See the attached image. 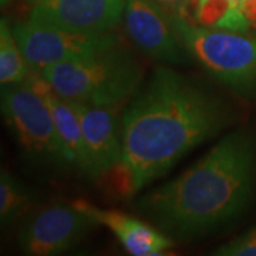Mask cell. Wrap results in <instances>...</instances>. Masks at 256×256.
<instances>
[{
    "label": "cell",
    "mask_w": 256,
    "mask_h": 256,
    "mask_svg": "<svg viewBox=\"0 0 256 256\" xmlns=\"http://www.w3.org/2000/svg\"><path fill=\"white\" fill-rule=\"evenodd\" d=\"M232 120L228 102L206 84L156 67L122 112V164L108 185L120 195L137 194Z\"/></svg>",
    "instance_id": "cell-1"
},
{
    "label": "cell",
    "mask_w": 256,
    "mask_h": 256,
    "mask_svg": "<svg viewBox=\"0 0 256 256\" xmlns=\"http://www.w3.org/2000/svg\"><path fill=\"white\" fill-rule=\"evenodd\" d=\"M256 194V138L232 131L200 161L150 191L138 210L172 239L190 240L225 226Z\"/></svg>",
    "instance_id": "cell-2"
},
{
    "label": "cell",
    "mask_w": 256,
    "mask_h": 256,
    "mask_svg": "<svg viewBox=\"0 0 256 256\" xmlns=\"http://www.w3.org/2000/svg\"><path fill=\"white\" fill-rule=\"evenodd\" d=\"M42 76L58 96L120 110L142 84L141 64L120 42L114 46L46 67Z\"/></svg>",
    "instance_id": "cell-3"
},
{
    "label": "cell",
    "mask_w": 256,
    "mask_h": 256,
    "mask_svg": "<svg viewBox=\"0 0 256 256\" xmlns=\"http://www.w3.org/2000/svg\"><path fill=\"white\" fill-rule=\"evenodd\" d=\"M2 112L22 152L40 166L66 171L76 168L43 97L28 78L2 86Z\"/></svg>",
    "instance_id": "cell-4"
},
{
    "label": "cell",
    "mask_w": 256,
    "mask_h": 256,
    "mask_svg": "<svg viewBox=\"0 0 256 256\" xmlns=\"http://www.w3.org/2000/svg\"><path fill=\"white\" fill-rule=\"evenodd\" d=\"M172 23L184 44L208 73L230 90L256 88V37L239 32L195 26L176 13Z\"/></svg>",
    "instance_id": "cell-5"
},
{
    "label": "cell",
    "mask_w": 256,
    "mask_h": 256,
    "mask_svg": "<svg viewBox=\"0 0 256 256\" xmlns=\"http://www.w3.org/2000/svg\"><path fill=\"white\" fill-rule=\"evenodd\" d=\"M13 34L33 72L42 73L53 64L76 60L117 44L112 33H77L28 18L12 24Z\"/></svg>",
    "instance_id": "cell-6"
},
{
    "label": "cell",
    "mask_w": 256,
    "mask_h": 256,
    "mask_svg": "<svg viewBox=\"0 0 256 256\" xmlns=\"http://www.w3.org/2000/svg\"><path fill=\"white\" fill-rule=\"evenodd\" d=\"M98 226L97 220L74 204H53L37 210L18 235L20 249L30 256H53L67 252Z\"/></svg>",
    "instance_id": "cell-7"
},
{
    "label": "cell",
    "mask_w": 256,
    "mask_h": 256,
    "mask_svg": "<svg viewBox=\"0 0 256 256\" xmlns=\"http://www.w3.org/2000/svg\"><path fill=\"white\" fill-rule=\"evenodd\" d=\"M124 28L130 40L150 58L165 64H186L191 53L172 23V12L156 0H126Z\"/></svg>",
    "instance_id": "cell-8"
},
{
    "label": "cell",
    "mask_w": 256,
    "mask_h": 256,
    "mask_svg": "<svg viewBox=\"0 0 256 256\" xmlns=\"http://www.w3.org/2000/svg\"><path fill=\"white\" fill-rule=\"evenodd\" d=\"M30 18L68 32L110 33L124 16L126 0H24Z\"/></svg>",
    "instance_id": "cell-9"
},
{
    "label": "cell",
    "mask_w": 256,
    "mask_h": 256,
    "mask_svg": "<svg viewBox=\"0 0 256 256\" xmlns=\"http://www.w3.org/2000/svg\"><path fill=\"white\" fill-rule=\"evenodd\" d=\"M82 124L92 161V180L108 181L122 164V138L117 108L70 101Z\"/></svg>",
    "instance_id": "cell-10"
},
{
    "label": "cell",
    "mask_w": 256,
    "mask_h": 256,
    "mask_svg": "<svg viewBox=\"0 0 256 256\" xmlns=\"http://www.w3.org/2000/svg\"><path fill=\"white\" fill-rule=\"evenodd\" d=\"M73 204L78 210L97 220L98 225L110 229L122 248L131 255H166L168 250L174 246V240L170 235L136 216L127 215L121 210H101L84 200L74 201Z\"/></svg>",
    "instance_id": "cell-11"
},
{
    "label": "cell",
    "mask_w": 256,
    "mask_h": 256,
    "mask_svg": "<svg viewBox=\"0 0 256 256\" xmlns=\"http://www.w3.org/2000/svg\"><path fill=\"white\" fill-rule=\"evenodd\" d=\"M28 82L43 97V100L46 101L47 107L52 112V117L54 120L57 131L66 146L68 148L70 154L73 156L76 170H78L87 178L92 180L88 148L84 140L80 118L72 106V102L63 98L62 96H58L38 72H32V74L28 77Z\"/></svg>",
    "instance_id": "cell-12"
},
{
    "label": "cell",
    "mask_w": 256,
    "mask_h": 256,
    "mask_svg": "<svg viewBox=\"0 0 256 256\" xmlns=\"http://www.w3.org/2000/svg\"><path fill=\"white\" fill-rule=\"evenodd\" d=\"M240 3L242 0H196L192 16L205 28L246 33L248 26L240 14Z\"/></svg>",
    "instance_id": "cell-13"
},
{
    "label": "cell",
    "mask_w": 256,
    "mask_h": 256,
    "mask_svg": "<svg viewBox=\"0 0 256 256\" xmlns=\"http://www.w3.org/2000/svg\"><path fill=\"white\" fill-rule=\"evenodd\" d=\"M36 204V194L8 170L0 174V220L10 225L24 216Z\"/></svg>",
    "instance_id": "cell-14"
},
{
    "label": "cell",
    "mask_w": 256,
    "mask_h": 256,
    "mask_svg": "<svg viewBox=\"0 0 256 256\" xmlns=\"http://www.w3.org/2000/svg\"><path fill=\"white\" fill-rule=\"evenodd\" d=\"M32 67L26 62L6 18L0 22V82L2 86L20 84L32 74Z\"/></svg>",
    "instance_id": "cell-15"
},
{
    "label": "cell",
    "mask_w": 256,
    "mask_h": 256,
    "mask_svg": "<svg viewBox=\"0 0 256 256\" xmlns=\"http://www.w3.org/2000/svg\"><path fill=\"white\" fill-rule=\"evenodd\" d=\"M212 255L216 256H256V226L238 238L216 248Z\"/></svg>",
    "instance_id": "cell-16"
},
{
    "label": "cell",
    "mask_w": 256,
    "mask_h": 256,
    "mask_svg": "<svg viewBox=\"0 0 256 256\" xmlns=\"http://www.w3.org/2000/svg\"><path fill=\"white\" fill-rule=\"evenodd\" d=\"M164 8L171 10L172 13H176L182 18H188V14L194 9V0H156Z\"/></svg>",
    "instance_id": "cell-17"
},
{
    "label": "cell",
    "mask_w": 256,
    "mask_h": 256,
    "mask_svg": "<svg viewBox=\"0 0 256 256\" xmlns=\"http://www.w3.org/2000/svg\"><path fill=\"white\" fill-rule=\"evenodd\" d=\"M240 14L246 23L248 30L256 28V0H242Z\"/></svg>",
    "instance_id": "cell-18"
},
{
    "label": "cell",
    "mask_w": 256,
    "mask_h": 256,
    "mask_svg": "<svg viewBox=\"0 0 256 256\" xmlns=\"http://www.w3.org/2000/svg\"><path fill=\"white\" fill-rule=\"evenodd\" d=\"M10 2H12V0H0V3H2V8H4V6H8V4H9Z\"/></svg>",
    "instance_id": "cell-19"
},
{
    "label": "cell",
    "mask_w": 256,
    "mask_h": 256,
    "mask_svg": "<svg viewBox=\"0 0 256 256\" xmlns=\"http://www.w3.org/2000/svg\"><path fill=\"white\" fill-rule=\"evenodd\" d=\"M195 2H196V0H194V4H195Z\"/></svg>",
    "instance_id": "cell-20"
}]
</instances>
